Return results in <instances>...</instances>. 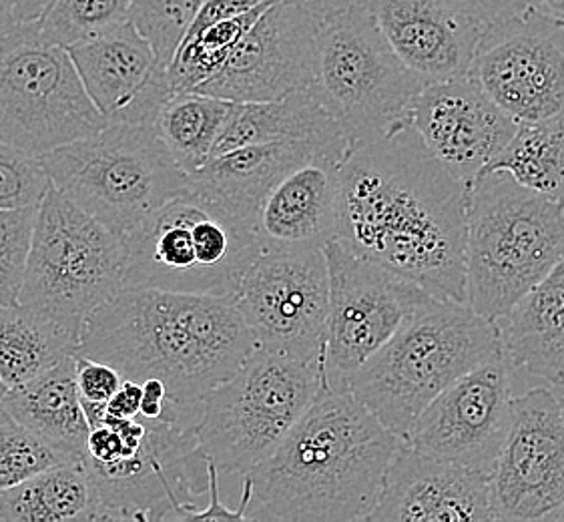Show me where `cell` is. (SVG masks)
<instances>
[{
	"instance_id": "ac0fdd59",
	"label": "cell",
	"mask_w": 564,
	"mask_h": 522,
	"mask_svg": "<svg viewBox=\"0 0 564 522\" xmlns=\"http://www.w3.org/2000/svg\"><path fill=\"white\" fill-rule=\"evenodd\" d=\"M410 126L424 148L464 183L488 170L519 129L468 75L426 83Z\"/></svg>"
},
{
	"instance_id": "b9f144b4",
	"label": "cell",
	"mask_w": 564,
	"mask_h": 522,
	"mask_svg": "<svg viewBox=\"0 0 564 522\" xmlns=\"http://www.w3.org/2000/svg\"><path fill=\"white\" fill-rule=\"evenodd\" d=\"M290 2H294L295 7H300L305 14H310L316 23H322L368 0H290Z\"/></svg>"
},
{
	"instance_id": "277c9868",
	"label": "cell",
	"mask_w": 564,
	"mask_h": 522,
	"mask_svg": "<svg viewBox=\"0 0 564 522\" xmlns=\"http://www.w3.org/2000/svg\"><path fill=\"white\" fill-rule=\"evenodd\" d=\"M502 354L497 324L429 294L394 336L351 376L354 396L400 438L458 378Z\"/></svg>"
},
{
	"instance_id": "d6a6232c",
	"label": "cell",
	"mask_w": 564,
	"mask_h": 522,
	"mask_svg": "<svg viewBox=\"0 0 564 522\" xmlns=\"http://www.w3.org/2000/svg\"><path fill=\"white\" fill-rule=\"evenodd\" d=\"M205 0H131L129 21L153 46L158 63L170 67Z\"/></svg>"
},
{
	"instance_id": "f35d334b",
	"label": "cell",
	"mask_w": 564,
	"mask_h": 522,
	"mask_svg": "<svg viewBox=\"0 0 564 522\" xmlns=\"http://www.w3.org/2000/svg\"><path fill=\"white\" fill-rule=\"evenodd\" d=\"M175 404L171 402L167 387L159 378H148L141 382V404L139 416L148 421H158L170 414Z\"/></svg>"
},
{
	"instance_id": "484cf974",
	"label": "cell",
	"mask_w": 564,
	"mask_h": 522,
	"mask_svg": "<svg viewBox=\"0 0 564 522\" xmlns=\"http://www.w3.org/2000/svg\"><path fill=\"white\" fill-rule=\"evenodd\" d=\"M292 139L348 143L338 123L310 89H302L275 101L236 102L221 135L217 137L212 157L246 145Z\"/></svg>"
},
{
	"instance_id": "52a82bcc",
	"label": "cell",
	"mask_w": 564,
	"mask_h": 522,
	"mask_svg": "<svg viewBox=\"0 0 564 522\" xmlns=\"http://www.w3.org/2000/svg\"><path fill=\"white\" fill-rule=\"evenodd\" d=\"M124 287L234 300L261 251L256 228L185 187L124 236Z\"/></svg>"
},
{
	"instance_id": "7a4b0ae2",
	"label": "cell",
	"mask_w": 564,
	"mask_h": 522,
	"mask_svg": "<svg viewBox=\"0 0 564 522\" xmlns=\"http://www.w3.org/2000/svg\"><path fill=\"white\" fill-rule=\"evenodd\" d=\"M351 392L322 388L243 485L246 521H368L400 444Z\"/></svg>"
},
{
	"instance_id": "9a60e30c",
	"label": "cell",
	"mask_w": 564,
	"mask_h": 522,
	"mask_svg": "<svg viewBox=\"0 0 564 522\" xmlns=\"http://www.w3.org/2000/svg\"><path fill=\"white\" fill-rule=\"evenodd\" d=\"M564 502V412L553 388L512 400V422L490 472L492 521H544Z\"/></svg>"
},
{
	"instance_id": "4316f807",
	"label": "cell",
	"mask_w": 564,
	"mask_h": 522,
	"mask_svg": "<svg viewBox=\"0 0 564 522\" xmlns=\"http://www.w3.org/2000/svg\"><path fill=\"white\" fill-rule=\"evenodd\" d=\"M0 521H101V499L83 458L57 465L0 492Z\"/></svg>"
},
{
	"instance_id": "8d00e7d4",
	"label": "cell",
	"mask_w": 564,
	"mask_h": 522,
	"mask_svg": "<svg viewBox=\"0 0 564 522\" xmlns=\"http://www.w3.org/2000/svg\"><path fill=\"white\" fill-rule=\"evenodd\" d=\"M442 2L482 26L520 14L534 4V0H442Z\"/></svg>"
},
{
	"instance_id": "7bdbcfd3",
	"label": "cell",
	"mask_w": 564,
	"mask_h": 522,
	"mask_svg": "<svg viewBox=\"0 0 564 522\" xmlns=\"http://www.w3.org/2000/svg\"><path fill=\"white\" fill-rule=\"evenodd\" d=\"M53 0H14V14L19 23H34L39 21Z\"/></svg>"
},
{
	"instance_id": "1f68e13d",
	"label": "cell",
	"mask_w": 564,
	"mask_h": 522,
	"mask_svg": "<svg viewBox=\"0 0 564 522\" xmlns=\"http://www.w3.org/2000/svg\"><path fill=\"white\" fill-rule=\"evenodd\" d=\"M77 460L80 458L46 444L14 421L7 410L0 409V492L21 485L51 466Z\"/></svg>"
},
{
	"instance_id": "ba28073f",
	"label": "cell",
	"mask_w": 564,
	"mask_h": 522,
	"mask_svg": "<svg viewBox=\"0 0 564 522\" xmlns=\"http://www.w3.org/2000/svg\"><path fill=\"white\" fill-rule=\"evenodd\" d=\"M39 161L61 194L123 238L187 187L155 129L139 123H107Z\"/></svg>"
},
{
	"instance_id": "e575fe53",
	"label": "cell",
	"mask_w": 564,
	"mask_h": 522,
	"mask_svg": "<svg viewBox=\"0 0 564 522\" xmlns=\"http://www.w3.org/2000/svg\"><path fill=\"white\" fill-rule=\"evenodd\" d=\"M51 187L39 157L0 139V209L39 205Z\"/></svg>"
},
{
	"instance_id": "836d02e7",
	"label": "cell",
	"mask_w": 564,
	"mask_h": 522,
	"mask_svg": "<svg viewBox=\"0 0 564 522\" xmlns=\"http://www.w3.org/2000/svg\"><path fill=\"white\" fill-rule=\"evenodd\" d=\"M39 205L0 209V306L19 302Z\"/></svg>"
},
{
	"instance_id": "6da1fadb",
	"label": "cell",
	"mask_w": 564,
	"mask_h": 522,
	"mask_svg": "<svg viewBox=\"0 0 564 522\" xmlns=\"http://www.w3.org/2000/svg\"><path fill=\"white\" fill-rule=\"evenodd\" d=\"M466 183L412 126L348 149L338 171L334 241L441 300L466 302Z\"/></svg>"
},
{
	"instance_id": "f546056e",
	"label": "cell",
	"mask_w": 564,
	"mask_h": 522,
	"mask_svg": "<svg viewBox=\"0 0 564 522\" xmlns=\"http://www.w3.org/2000/svg\"><path fill=\"white\" fill-rule=\"evenodd\" d=\"M488 170H507L522 185L564 204V117L519 123L517 135Z\"/></svg>"
},
{
	"instance_id": "d6986e66",
	"label": "cell",
	"mask_w": 564,
	"mask_h": 522,
	"mask_svg": "<svg viewBox=\"0 0 564 522\" xmlns=\"http://www.w3.org/2000/svg\"><path fill=\"white\" fill-rule=\"evenodd\" d=\"M85 91L107 123L153 126L171 95L167 68L131 21L68 46Z\"/></svg>"
},
{
	"instance_id": "4dcf8cb0",
	"label": "cell",
	"mask_w": 564,
	"mask_h": 522,
	"mask_svg": "<svg viewBox=\"0 0 564 522\" xmlns=\"http://www.w3.org/2000/svg\"><path fill=\"white\" fill-rule=\"evenodd\" d=\"M131 0H53L39 19L51 45H77L129 21Z\"/></svg>"
},
{
	"instance_id": "30bf717a",
	"label": "cell",
	"mask_w": 564,
	"mask_h": 522,
	"mask_svg": "<svg viewBox=\"0 0 564 522\" xmlns=\"http://www.w3.org/2000/svg\"><path fill=\"white\" fill-rule=\"evenodd\" d=\"M123 236L105 228L51 183L34 219L19 304L83 331L97 307L124 290Z\"/></svg>"
},
{
	"instance_id": "ffe728a7",
	"label": "cell",
	"mask_w": 564,
	"mask_h": 522,
	"mask_svg": "<svg viewBox=\"0 0 564 522\" xmlns=\"http://www.w3.org/2000/svg\"><path fill=\"white\" fill-rule=\"evenodd\" d=\"M368 521H492L490 475L424 455L400 441Z\"/></svg>"
},
{
	"instance_id": "e0dca14e",
	"label": "cell",
	"mask_w": 564,
	"mask_h": 522,
	"mask_svg": "<svg viewBox=\"0 0 564 522\" xmlns=\"http://www.w3.org/2000/svg\"><path fill=\"white\" fill-rule=\"evenodd\" d=\"M317 23L290 0H273L195 93L231 102L275 101L312 80Z\"/></svg>"
},
{
	"instance_id": "cb8c5ba5",
	"label": "cell",
	"mask_w": 564,
	"mask_h": 522,
	"mask_svg": "<svg viewBox=\"0 0 564 522\" xmlns=\"http://www.w3.org/2000/svg\"><path fill=\"white\" fill-rule=\"evenodd\" d=\"M495 324L510 368L564 384V258Z\"/></svg>"
},
{
	"instance_id": "8992f818",
	"label": "cell",
	"mask_w": 564,
	"mask_h": 522,
	"mask_svg": "<svg viewBox=\"0 0 564 522\" xmlns=\"http://www.w3.org/2000/svg\"><path fill=\"white\" fill-rule=\"evenodd\" d=\"M426 80L395 57L368 2L317 23L310 93L338 123L350 148L410 127Z\"/></svg>"
},
{
	"instance_id": "44dd1931",
	"label": "cell",
	"mask_w": 564,
	"mask_h": 522,
	"mask_svg": "<svg viewBox=\"0 0 564 522\" xmlns=\"http://www.w3.org/2000/svg\"><path fill=\"white\" fill-rule=\"evenodd\" d=\"M373 21L412 73L430 80L468 75L482 24L442 0H368Z\"/></svg>"
},
{
	"instance_id": "5bb4252c",
	"label": "cell",
	"mask_w": 564,
	"mask_h": 522,
	"mask_svg": "<svg viewBox=\"0 0 564 522\" xmlns=\"http://www.w3.org/2000/svg\"><path fill=\"white\" fill-rule=\"evenodd\" d=\"M468 77L517 123L564 117V21L531 4L485 24Z\"/></svg>"
},
{
	"instance_id": "83f0119b",
	"label": "cell",
	"mask_w": 564,
	"mask_h": 522,
	"mask_svg": "<svg viewBox=\"0 0 564 522\" xmlns=\"http://www.w3.org/2000/svg\"><path fill=\"white\" fill-rule=\"evenodd\" d=\"M79 346V328L19 302L0 306V378L7 387H21L77 356Z\"/></svg>"
},
{
	"instance_id": "3957f363",
	"label": "cell",
	"mask_w": 564,
	"mask_h": 522,
	"mask_svg": "<svg viewBox=\"0 0 564 522\" xmlns=\"http://www.w3.org/2000/svg\"><path fill=\"white\" fill-rule=\"evenodd\" d=\"M253 348L234 300L124 287L85 319L79 356L113 366L127 380L159 378L173 404L199 409Z\"/></svg>"
},
{
	"instance_id": "2e32d148",
	"label": "cell",
	"mask_w": 564,
	"mask_h": 522,
	"mask_svg": "<svg viewBox=\"0 0 564 522\" xmlns=\"http://www.w3.org/2000/svg\"><path fill=\"white\" fill-rule=\"evenodd\" d=\"M510 366L502 354L434 398L402 438L424 455L490 475L512 422Z\"/></svg>"
},
{
	"instance_id": "603a6c76",
	"label": "cell",
	"mask_w": 564,
	"mask_h": 522,
	"mask_svg": "<svg viewBox=\"0 0 564 522\" xmlns=\"http://www.w3.org/2000/svg\"><path fill=\"white\" fill-rule=\"evenodd\" d=\"M348 149V143L307 139L246 145L212 157L204 167L187 175V187L256 228L261 202L283 175L322 153L344 157Z\"/></svg>"
},
{
	"instance_id": "7402d4cb",
	"label": "cell",
	"mask_w": 564,
	"mask_h": 522,
	"mask_svg": "<svg viewBox=\"0 0 564 522\" xmlns=\"http://www.w3.org/2000/svg\"><path fill=\"white\" fill-rule=\"evenodd\" d=\"M341 160L322 153L271 187L256 217L261 250L324 248L334 239Z\"/></svg>"
},
{
	"instance_id": "8fae6325",
	"label": "cell",
	"mask_w": 564,
	"mask_h": 522,
	"mask_svg": "<svg viewBox=\"0 0 564 522\" xmlns=\"http://www.w3.org/2000/svg\"><path fill=\"white\" fill-rule=\"evenodd\" d=\"M107 126L65 46L41 24L19 23L0 41V139L41 157Z\"/></svg>"
},
{
	"instance_id": "d590c367",
	"label": "cell",
	"mask_w": 564,
	"mask_h": 522,
	"mask_svg": "<svg viewBox=\"0 0 564 522\" xmlns=\"http://www.w3.org/2000/svg\"><path fill=\"white\" fill-rule=\"evenodd\" d=\"M123 374L109 363L79 356L75 358V382L79 388L80 400L107 404L119 387L123 384Z\"/></svg>"
},
{
	"instance_id": "f1b7e54d",
	"label": "cell",
	"mask_w": 564,
	"mask_h": 522,
	"mask_svg": "<svg viewBox=\"0 0 564 522\" xmlns=\"http://www.w3.org/2000/svg\"><path fill=\"white\" fill-rule=\"evenodd\" d=\"M234 105L204 93H171L151 127L170 151L171 160L192 175L212 160Z\"/></svg>"
},
{
	"instance_id": "9c48e42d",
	"label": "cell",
	"mask_w": 564,
	"mask_h": 522,
	"mask_svg": "<svg viewBox=\"0 0 564 522\" xmlns=\"http://www.w3.org/2000/svg\"><path fill=\"white\" fill-rule=\"evenodd\" d=\"M324 388L319 363L256 346L234 374L202 400L193 431L219 472H249L268 458Z\"/></svg>"
},
{
	"instance_id": "7dc6e473",
	"label": "cell",
	"mask_w": 564,
	"mask_h": 522,
	"mask_svg": "<svg viewBox=\"0 0 564 522\" xmlns=\"http://www.w3.org/2000/svg\"><path fill=\"white\" fill-rule=\"evenodd\" d=\"M9 390L11 388L7 387V382L0 378V409H2V402H4V398L9 394Z\"/></svg>"
},
{
	"instance_id": "c3c4849f",
	"label": "cell",
	"mask_w": 564,
	"mask_h": 522,
	"mask_svg": "<svg viewBox=\"0 0 564 522\" xmlns=\"http://www.w3.org/2000/svg\"><path fill=\"white\" fill-rule=\"evenodd\" d=\"M553 390L556 398H558V404H561V409H563L564 412V384H561V387H553Z\"/></svg>"
},
{
	"instance_id": "4fadbf2b",
	"label": "cell",
	"mask_w": 564,
	"mask_h": 522,
	"mask_svg": "<svg viewBox=\"0 0 564 522\" xmlns=\"http://www.w3.org/2000/svg\"><path fill=\"white\" fill-rule=\"evenodd\" d=\"M234 304L256 346L319 363L329 307L324 248L261 250L243 273Z\"/></svg>"
},
{
	"instance_id": "7c38bea8",
	"label": "cell",
	"mask_w": 564,
	"mask_h": 522,
	"mask_svg": "<svg viewBox=\"0 0 564 522\" xmlns=\"http://www.w3.org/2000/svg\"><path fill=\"white\" fill-rule=\"evenodd\" d=\"M329 278L324 387L348 392L351 376L424 302L429 292L376 261L364 260L329 239L324 246Z\"/></svg>"
},
{
	"instance_id": "60d3db41",
	"label": "cell",
	"mask_w": 564,
	"mask_h": 522,
	"mask_svg": "<svg viewBox=\"0 0 564 522\" xmlns=\"http://www.w3.org/2000/svg\"><path fill=\"white\" fill-rule=\"evenodd\" d=\"M139 404H141V382L124 378L123 384L113 396L107 400L105 410L107 414L117 418H135L139 416Z\"/></svg>"
},
{
	"instance_id": "74e56055",
	"label": "cell",
	"mask_w": 564,
	"mask_h": 522,
	"mask_svg": "<svg viewBox=\"0 0 564 522\" xmlns=\"http://www.w3.org/2000/svg\"><path fill=\"white\" fill-rule=\"evenodd\" d=\"M263 2H270V0H205L197 19L193 21L189 33L197 31V29H204L207 24H214L217 21L229 19V17L241 14V12L251 11L253 7H260Z\"/></svg>"
},
{
	"instance_id": "bcb514c9",
	"label": "cell",
	"mask_w": 564,
	"mask_h": 522,
	"mask_svg": "<svg viewBox=\"0 0 564 522\" xmlns=\"http://www.w3.org/2000/svg\"><path fill=\"white\" fill-rule=\"evenodd\" d=\"M544 521L564 522V502H563V504H561V507H556V509H554V511L551 512V514H549V516H546V519H544Z\"/></svg>"
},
{
	"instance_id": "ee69618b",
	"label": "cell",
	"mask_w": 564,
	"mask_h": 522,
	"mask_svg": "<svg viewBox=\"0 0 564 522\" xmlns=\"http://www.w3.org/2000/svg\"><path fill=\"white\" fill-rule=\"evenodd\" d=\"M19 24L14 14V0H0V41Z\"/></svg>"
},
{
	"instance_id": "ab89813d",
	"label": "cell",
	"mask_w": 564,
	"mask_h": 522,
	"mask_svg": "<svg viewBox=\"0 0 564 522\" xmlns=\"http://www.w3.org/2000/svg\"><path fill=\"white\" fill-rule=\"evenodd\" d=\"M207 494L209 500L205 504V509L193 514V521H205V519H236V521H243V511L241 509H227L226 504L221 502L219 497V470L214 463L207 460Z\"/></svg>"
},
{
	"instance_id": "d4e9b609",
	"label": "cell",
	"mask_w": 564,
	"mask_h": 522,
	"mask_svg": "<svg viewBox=\"0 0 564 522\" xmlns=\"http://www.w3.org/2000/svg\"><path fill=\"white\" fill-rule=\"evenodd\" d=\"M75 358L77 356H68L43 374L11 388L2 410L46 444L83 458L89 438V422L75 382Z\"/></svg>"
},
{
	"instance_id": "5b68a950",
	"label": "cell",
	"mask_w": 564,
	"mask_h": 522,
	"mask_svg": "<svg viewBox=\"0 0 564 522\" xmlns=\"http://www.w3.org/2000/svg\"><path fill=\"white\" fill-rule=\"evenodd\" d=\"M564 258V204L486 170L466 183V302L497 322Z\"/></svg>"
},
{
	"instance_id": "f6af8a7d",
	"label": "cell",
	"mask_w": 564,
	"mask_h": 522,
	"mask_svg": "<svg viewBox=\"0 0 564 522\" xmlns=\"http://www.w3.org/2000/svg\"><path fill=\"white\" fill-rule=\"evenodd\" d=\"M534 7L541 9L542 12H546V14H551L554 19L564 21V0H536Z\"/></svg>"
}]
</instances>
